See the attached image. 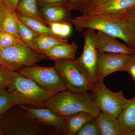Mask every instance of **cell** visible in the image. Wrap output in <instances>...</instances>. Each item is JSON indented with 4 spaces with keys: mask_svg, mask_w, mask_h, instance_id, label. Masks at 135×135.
Wrapping results in <instances>:
<instances>
[{
    "mask_svg": "<svg viewBox=\"0 0 135 135\" xmlns=\"http://www.w3.org/2000/svg\"><path fill=\"white\" fill-rule=\"evenodd\" d=\"M17 71L50 93L55 94L66 90L54 66L43 67L35 64Z\"/></svg>",
    "mask_w": 135,
    "mask_h": 135,
    "instance_id": "ba28073f",
    "label": "cell"
},
{
    "mask_svg": "<svg viewBox=\"0 0 135 135\" xmlns=\"http://www.w3.org/2000/svg\"><path fill=\"white\" fill-rule=\"evenodd\" d=\"M118 119L124 135H131L135 131V96L130 99Z\"/></svg>",
    "mask_w": 135,
    "mask_h": 135,
    "instance_id": "2e32d148",
    "label": "cell"
},
{
    "mask_svg": "<svg viewBox=\"0 0 135 135\" xmlns=\"http://www.w3.org/2000/svg\"><path fill=\"white\" fill-rule=\"evenodd\" d=\"M92 0H69L66 6L71 11L77 10L83 13Z\"/></svg>",
    "mask_w": 135,
    "mask_h": 135,
    "instance_id": "4316f807",
    "label": "cell"
},
{
    "mask_svg": "<svg viewBox=\"0 0 135 135\" xmlns=\"http://www.w3.org/2000/svg\"><path fill=\"white\" fill-rule=\"evenodd\" d=\"M47 56L34 50L21 41L12 46L0 49V65L11 71L35 65Z\"/></svg>",
    "mask_w": 135,
    "mask_h": 135,
    "instance_id": "5b68a950",
    "label": "cell"
},
{
    "mask_svg": "<svg viewBox=\"0 0 135 135\" xmlns=\"http://www.w3.org/2000/svg\"><path fill=\"white\" fill-rule=\"evenodd\" d=\"M69 0H37L38 7L54 5H65Z\"/></svg>",
    "mask_w": 135,
    "mask_h": 135,
    "instance_id": "f1b7e54d",
    "label": "cell"
},
{
    "mask_svg": "<svg viewBox=\"0 0 135 135\" xmlns=\"http://www.w3.org/2000/svg\"><path fill=\"white\" fill-rule=\"evenodd\" d=\"M7 91V88L6 87L0 85V95L4 93Z\"/></svg>",
    "mask_w": 135,
    "mask_h": 135,
    "instance_id": "d590c367",
    "label": "cell"
},
{
    "mask_svg": "<svg viewBox=\"0 0 135 135\" xmlns=\"http://www.w3.org/2000/svg\"><path fill=\"white\" fill-rule=\"evenodd\" d=\"M97 118L101 135H124L118 118L101 112Z\"/></svg>",
    "mask_w": 135,
    "mask_h": 135,
    "instance_id": "e0dca14e",
    "label": "cell"
},
{
    "mask_svg": "<svg viewBox=\"0 0 135 135\" xmlns=\"http://www.w3.org/2000/svg\"><path fill=\"white\" fill-rule=\"evenodd\" d=\"M5 135H55L54 131L31 117L22 105L15 104L0 119Z\"/></svg>",
    "mask_w": 135,
    "mask_h": 135,
    "instance_id": "3957f363",
    "label": "cell"
},
{
    "mask_svg": "<svg viewBox=\"0 0 135 135\" xmlns=\"http://www.w3.org/2000/svg\"><path fill=\"white\" fill-rule=\"evenodd\" d=\"M7 90L14 97L16 104L35 107H46V101L55 95L17 71H11Z\"/></svg>",
    "mask_w": 135,
    "mask_h": 135,
    "instance_id": "277c9868",
    "label": "cell"
},
{
    "mask_svg": "<svg viewBox=\"0 0 135 135\" xmlns=\"http://www.w3.org/2000/svg\"><path fill=\"white\" fill-rule=\"evenodd\" d=\"M91 91L96 105L100 112L118 118L123 109L130 99H126L123 92L111 91L103 81H97L94 83Z\"/></svg>",
    "mask_w": 135,
    "mask_h": 135,
    "instance_id": "52a82bcc",
    "label": "cell"
},
{
    "mask_svg": "<svg viewBox=\"0 0 135 135\" xmlns=\"http://www.w3.org/2000/svg\"><path fill=\"white\" fill-rule=\"evenodd\" d=\"M15 99L7 90L0 95V119L11 107L15 105Z\"/></svg>",
    "mask_w": 135,
    "mask_h": 135,
    "instance_id": "d4e9b609",
    "label": "cell"
},
{
    "mask_svg": "<svg viewBox=\"0 0 135 135\" xmlns=\"http://www.w3.org/2000/svg\"><path fill=\"white\" fill-rule=\"evenodd\" d=\"M84 46L82 54L75 61L80 68L91 81L94 83L97 81L96 66L98 53L92 30L85 29L83 31Z\"/></svg>",
    "mask_w": 135,
    "mask_h": 135,
    "instance_id": "9c48e42d",
    "label": "cell"
},
{
    "mask_svg": "<svg viewBox=\"0 0 135 135\" xmlns=\"http://www.w3.org/2000/svg\"><path fill=\"white\" fill-rule=\"evenodd\" d=\"M125 71L129 74L135 82V54L131 56L126 65Z\"/></svg>",
    "mask_w": 135,
    "mask_h": 135,
    "instance_id": "f546056e",
    "label": "cell"
},
{
    "mask_svg": "<svg viewBox=\"0 0 135 135\" xmlns=\"http://www.w3.org/2000/svg\"><path fill=\"white\" fill-rule=\"evenodd\" d=\"M62 23L63 22H47L49 27L53 35L59 38Z\"/></svg>",
    "mask_w": 135,
    "mask_h": 135,
    "instance_id": "1f68e13d",
    "label": "cell"
},
{
    "mask_svg": "<svg viewBox=\"0 0 135 135\" xmlns=\"http://www.w3.org/2000/svg\"><path fill=\"white\" fill-rule=\"evenodd\" d=\"M72 24L79 32L85 29L100 31L120 39L135 49V33L122 13L82 14L73 18Z\"/></svg>",
    "mask_w": 135,
    "mask_h": 135,
    "instance_id": "6da1fadb",
    "label": "cell"
},
{
    "mask_svg": "<svg viewBox=\"0 0 135 135\" xmlns=\"http://www.w3.org/2000/svg\"><path fill=\"white\" fill-rule=\"evenodd\" d=\"M68 43L67 40L50 34H40L34 41L37 51L44 53L46 51L59 44Z\"/></svg>",
    "mask_w": 135,
    "mask_h": 135,
    "instance_id": "ffe728a7",
    "label": "cell"
},
{
    "mask_svg": "<svg viewBox=\"0 0 135 135\" xmlns=\"http://www.w3.org/2000/svg\"><path fill=\"white\" fill-rule=\"evenodd\" d=\"M20 0H0V2L7 8L16 11Z\"/></svg>",
    "mask_w": 135,
    "mask_h": 135,
    "instance_id": "836d02e7",
    "label": "cell"
},
{
    "mask_svg": "<svg viewBox=\"0 0 135 135\" xmlns=\"http://www.w3.org/2000/svg\"><path fill=\"white\" fill-rule=\"evenodd\" d=\"M17 18L16 11L7 8L5 18L0 30L11 34L20 39L18 30Z\"/></svg>",
    "mask_w": 135,
    "mask_h": 135,
    "instance_id": "7402d4cb",
    "label": "cell"
},
{
    "mask_svg": "<svg viewBox=\"0 0 135 135\" xmlns=\"http://www.w3.org/2000/svg\"><path fill=\"white\" fill-rule=\"evenodd\" d=\"M131 135H135V131L131 134Z\"/></svg>",
    "mask_w": 135,
    "mask_h": 135,
    "instance_id": "74e56055",
    "label": "cell"
},
{
    "mask_svg": "<svg viewBox=\"0 0 135 135\" xmlns=\"http://www.w3.org/2000/svg\"><path fill=\"white\" fill-rule=\"evenodd\" d=\"M45 105L62 118L80 112H86L97 117L100 112L96 105L92 93L88 92L77 93L66 90L55 94Z\"/></svg>",
    "mask_w": 135,
    "mask_h": 135,
    "instance_id": "7a4b0ae2",
    "label": "cell"
},
{
    "mask_svg": "<svg viewBox=\"0 0 135 135\" xmlns=\"http://www.w3.org/2000/svg\"><path fill=\"white\" fill-rule=\"evenodd\" d=\"M122 13L124 14L128 20L135 33V6L126 12Z\"/></svg>",
    "mask_w": 135,
    "mask_h": 135,
    "instance_id": "4dcf8cb0",
    "label": "cell"
},
{
    "mask_svg": "<svg viewBox=\"0 0 135 135\" xmlns=\"http://www.w3.org/2000/svg\"><path fill=\"white\" fill-rule=\"evenodd\" d=\"M22 106L31 117L43 126L52 129L56 135H68L64 118L57 115L50 109L47 107Z\"/></svg>",
    "mask_w": 135,
    "mask_h": 135,
    "instance_id": "8fae6325",
    "label": "cell"
},
{
    "mask_svg": "<svg viewBox=\"0 0 135 135\" xmlns=\"http://www.w3.org/2000/svg\"><path fill=\"white\" fill-rule=\"evenodd\" d=\"M16 13L20 20L34 31L40 34H50L53 35L50 27L47 25L32 18L18 14L16 12Z\"/></svg>",
    "mask_w": 135,
    "mask_h": 135,
    "instance_id": "603a6c76",
    "label": "cell"
},
{
    "mask_svg": "<svg viewBox=\"0 0 135 135\" xmlns=\"http://www.w3.org/2000/svg\"><path fill=\"white\" fill-rule=\"evenodd\" d=\"M0 135H5L4 130L0 126Z\"/></svg>",
    "mask_w": 135,
    "mask_h": 135,
    "instance_id": "8d00e7d4",
    "label": "cell"
},
{
    "mask_svg": "<svg viewBox=\"0 0 135 135\" xmlns=\"http://www.w3.org/2000/svg\"><path fill=\"white\" fill-rule=\"evenodd\" d=\"M39 10L47 22H63L72 24L71 11L65 5L40 7Z\"/></svg>",
    "mask_w": 135,
    "mask_h": 135,
    "instance_id": "4fadbf2b",
    "label": "cell"
},
{
    "mask_svg": "<svg viewBox=\"0 0 135 135\" xmlns=\"http://www.w3.org/2000/svg\"><path fill=\"white\" fill-rule=\"evenodd\" d=\"M17 21L18 34L20 39L27 46L36 51L34 44V41L40 34L34 31L24 24L20 20L17 16Z\"/></svg>",
    "mask_w": 135,
    "mask_h": 135,
    "instance_id": "44dd1931",
    "label": "cell"
},
{
    "mask_svg": "<svg viewBox=\"0 0 135 135\" xmlns=\"http://www.w3.org/2000/svg\"><path fill=\"white\" fill-rule=\"evenodd\" d=\"M55 67L66 90L83 93L91 90L94 83L74 60L55 61Z\"/></svg>",
    "mask_w": 135,
    "mask_h": 135,
    "instance_id": "8992f818",
    "label": "cell"
},
{
    "mask_svg": "<svg viewBox=\"0 0 135 135\" xmlns=\"http://www.w3.org/2000/svg\"><path fill=\"white\" fill-rule=\"evenodd\" d=\"M75 135H101L97 117L88 121Z\"/></svg>",
    "mask_w": 135,
    "mask_h": 135,
    "instance_id": "cb8c5ba5",
    "label": "cell"
},
{
    "mask_svg": "<svg viewBox=\"0 0 135 135\" xmlns=\"http://www.w3.org/2000/svg\"><path fill=\"white\" fill-rule=\"evenodd\" d=\"M95 116L86 112H80L64 118L68 135H75L85 123Z\"/></svg>",
    "mask_w": 135,
    "mask_h": 135,
    "instance_id": "ac0fdd59",
    "label": "cell"
},
{
    "mask_svg": "<svg viewBox=\"0 0 135 135\" xmlns=\"http://www.w3.org/2000/svg\"><path fill=\"white\" fill-rule=\"evenodd\" d=\"M16 11L18 14L37 20L48 26L47 22L39 11L37 0H20Z\"/></svg>",
    "mask_w": 135,
    "mask_h": 135,
    "instance_id": "d6986e66",
    "label": "cell"
},
{
    "mask_svg": "<svg viewBox=\"0 0 135 135\" xmlns=\"http://www.w3.org/2000/svg\"><path fill=\"white\" fill-rule=\"evenodd\" d=\"M12 71L0 65V85L7 88L10 80Z\"/></svg>",
    "mask_w": 135,
    "mask_h": 135,
    "instance_id": "83f0119b",
    "label": "cell"
},
{
    "mask_svg": "<svg viewBox=\"0 0 135 135\" xmlns=\"http://www.w3.org/2000/svg\"><path fill=\"white\" fill-rule=\"evenodd\" d=\"M131 55L98 51L96 66L97 81H103L105 77L115 72L125 71L126 65Z\"/></svg>",
    "mask_w": 135,
    "mask_h": 135,
    "instance_id": "30bf717a",
    "label": "cell"
},
{
    "mask_svg": "<svg viewBox=\"0 0 135 135\" xmlns=\"http://www.w3.org/2000/svg\"><path fill=\"white\" fill-rule=\"evenodd\" d=\"M21 41L17 36L0 30V49L8 47Z\"/></svg>",
    "mask_w": 135,
    "mask_h": 135,
    "instance_id": "484cf974",
    "label": "cell"
},
{
    "mask_svg": "<svg viewBox=\"0 0 135 135\" xmlns=\"http://www.w3.org/2000/svg\"><path fill=\"white\" fill-rule=\"evenodd\" d=\"M106 0H92L82 14H86L103 3Z\"/></svg>",
    "mask_w": 135,
    "mask_h": 135,
    "instance_id": "d6a6232c",
    "label": "cell"
},
{
    "mask_svg": "<svg viewBox=\"0 0 135 135\" xmlns=\"http://www.w3.org/2000/svg\"><path fill=\"white\" fill-rule=\"evenodd\" d=\"M134 6L135 0H106L86 14L122 13Z\"/></svg>",
    "mask_w": 135,
    "mask_h": 135,
    "instance_id": "5bb4252c",
    "label": "cell"
},
{
    "mask_svg": "<svg viewBox=\"0 0 135 135\" xmlns=\"http://www.w3.org/2000/svg\"><path fill=\"white\" fill-rule=\"evenodd\" d=\"M92 32L98 51L129 55L135 54V49L121 43L117 38L100 31L92 30Z\"/></svg>",
    "mask_w": 135,
    "mask_h": 135,
    "instance_id": "7c38bea8",
    "label": "cell"
},
{
    "mask_svg": "<svg viewBox=\"0 0 135 135\" xmlns=\"http://www.w3.org/2000/svg\"><path fill=\"white\" fill-rule=\"evenodd\" d=\"M7 7L0 2V29L5 18Z\"/></svg>",
    "mask_w": 135,
    "mask_h": 135,
    "instance_id": "e575fe53",
    "label": "cell"
},
{
    "mask_svg": "<svg viewBox=\"0 0 135 135\" xmlns=\"http://www.w3.org/2000/svg\"><path fill=\"white\" fill-rule=\"evenodd\" d=\"M78 47L75 42L59 44L46 51L44 54L54 61L74 60Z\"/></svg>",
    "mask_w": 135,
    "mask_h": 135,
    "instance_id": "9a60e30c",
    "label": "cell"
}]
</instances>
